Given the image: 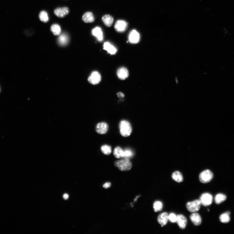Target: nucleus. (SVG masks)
<instances>
[{
	"mask_svg": "<svg viewBox=\"0 0 234 234\" xmlns=\"http://www.w3.org/2000/svg\"><path fill=\"white\" fill-rule=\"evenodd\" d=\"M114 165L120 171H129L132 167L131 162L129 159L126 158L115 161Z\"/></svg>",
	"mask_w": 234,
	"mask_h": 234,
	"instance_id": "obj_1",
	"label": "nucleus"
},
{
	"mask_svg": "<svg viewBox=\"0 0 234 234\" xmlns=\"http://www.w3.org/2000/svg\"><path fill=\"white\" fill-rule=\"evenodd\" d=\"M120 134L124 137L129 136L132 131V128L130 123L125 120L121 121L119 124Z\"/></svg>",
	"mask_w": 234,
	"mask_h": 234,
	"instance_id": "obj_2",
	"label": "nucleus"
},
{
	"mask_svg": "<svg viewBox=\"0 0 234 234\" xmlns=\"http://www.w3.org/2000/svg\"><path fill=\"white\" fill-rule=\"evenodd\" d=\"M213 173L209 169L202 171L199 176V179L201 183H206L210 182L213 178Z\"/></svg>",
	"mask_w": 234,
	"mask_h": 234,
	"instance_id": "obj_3",
	"label": "nucleus"
},
{
	"mask_svg": "<svg viewBox=\"0 0 234 234\" xmlns=\"http://www.w3.org/2000/svg\"><path fill=\"white\" fill-rule=\"evenodd\" d=\"M201 205L200 200H196L191 202L187 203L186 207L188 210L191 212H195L199 211Z\"/></svg>",
	"mask_w": 234,
	"mask_h": 234,
	"instance_id": "obj_4",
	"label": "nucleus"
},
{
	"mask_svg": "<svg viewBox=\"0 0 234 234\" xmlns=\"http://www.w3.org/2000/svg\"><path fill=\"white\" fill-rule=\"evenodd\" d=\"M213 197L209 193H205L203 194L200 198L201 205L204 206L210 205L213 202Z\"/></svg>",
	"mask_w": 234,
	"mask_h": 234,
	"instance_id": "obj_5",
	"label": "nucleus"
},
{
	"mask_svg": "<svg viewBox=\"0 0 234 234\" xmlns=\"http://www.w3.org/2000/svg\"><path fill=\"white\" fill-rule=\"evenodd\" d=\"M101 76L100 74L97 71H94L88 78V81L92 85H95L101 82Z\"/></svg>",
	"mask_w": 234,
	"mask_h": 234,
	"instance_id": "obj_6",
	"label": "nucleus"
},
{
	"mask_svg": "<svg viewBox=\"0 0 234 234\" xmlns=\"http://www.w3.org/2000/svg\"><path fill=\"white\" fill-rule=\"evenodd\" d=\"M140 39V35L136 31L133 30L130 32L129 36V40L131 43H137Z\"/></svg>",
	"mask_w": 234,
	"mask_h": 234,
	"instance_id": "obj_7",
	"label": "nucleus"
},
{
	"mask_svg": "<svg viewBox=\"0 0 234 234\" xmlns=\"http://www.w3.org/2000/svg\"><path fill=\"white\" fill-rule=\"evenodd\" d=\"M108 126L106 123L103 122L97 124L96 131L98 133L104 134L106 133L108 130Z\"/></svg>",
	"mask_w": 234,
	"mask_h": 234,
	"instance_id": "obj_8",
	"label": "nucleus"
},
{
	"mask_svg": "<svg viewBox=\"0 0 234 234\" xmlns=\"http://www.w3.org/2000/svg\"><path fill=\"white\" fill-rule=\"evenodd\" d=\"M127 27V23L124 21L119 20L116 22L115 28L117 31L121 32L126 31Z\"/></svg>",
	"mask_w": 234,
	"mask_h": 234,
	"instance_id": "obj_9",
	"label": "nucleus"
},
{
	"mask_svg": "<svg viewBox=\"0 0 234 234\" xmlns=\"http://www.w3.org/2000/svg\"><path fill=\"white\" fill-rule=\"evenodd\" d=\"M176 222L181 229H184L186 226L187 219L183 215L179 214L177 216Z\"/></svg>",
	"mask_w": 234,
	"mask_h": 234,
	"instance_id": "obj_10",
	"label": "nucleus"
},
{
	"mask_svg": "<svg viewBox=\"0 0 234 234\" xmlns=\"http://www.w3.org/2000/svg\"><path fill=\"white\" fill-rule=\"evenodd\" d=\"M69 10L67 7H59L54 10L55 14L58 17L62 18L69 14Z\"/></svg>",
	"mask_w": 234,
	"mask_h": 234,
	"instance_id": "obj_11",
	"label": "nucleus"
},
{
	"mask_svg": "<svg viewBox=\"0 0 234 234\" xmlns=\"http://www.w3.org/2000/svg\"><path fill=\"white\" fill-rule=\"evenodd\" d=\"M117 75L121 80H124L127 78L129 75L128 70L125 67H121L117 72Z\"/></svg>",
	"mask_w": 234,
	"mask_h": 234,
	"instance_id": "obj_12",
	"label": "nucleus"
},
{
	"mask_svg": "<svg viewBox=\"0 0 234 234\" xmlns=\"http://www.w3.org/2000/svg\"><path fill=\"white\" fill-rule=\"evenodd\" d=\"M168 220V214L166 212L160 214L157 218L158 222L161 225V227L167 224Z\"/></svg>",
	"mask_w": 234,
	"mask_h": 234,
	"instance_id": "obj_13",
	"label": "nucleus"
},
{
	"mask_svg": "<svg viewBox=\"0 0 234 234\" xmlns=\"http://www.w3.org/2000/svg\"><path fill=\"white\" fill-rule=\"evenodd\" d=\"M190 218L192 223L195 226H199L201 224V217L198 213H194L192 214L190 216Z\"/></svg>",
	"mask_w": 234,
	"mask_h": 234,
	"instance_id": "obj_14",
	"label": "nucleus"
},
{
	"mask_svg": "<svg viewBox=\"0 0 234 234\" xmlns=\"http://www.w3.org/2000/svg\"><path fill=\"white\" fill-rule=\"evenodd\" d=\"M103 47L104 49L107 51L108 53L110 54H115L117 52L116 48L109 42H105Z\"/></svg>",
	"mask_w": 234,
	"mask_h": 234,
	"instance_id": "obj_15",
	"label": "nucleus"
},
{
	"mask_svg": "<svg viewBox=\"0 0 234 234\" xmlns=\"http://www.w3.org/2000/svg\"><path fill=\"white\" fill-rule=\"evenodd\" d=\"M93 35L97 37V39L100 41H102L104 39L103 33L101 29L98 27L94 28L92 31Z\"/></svg>",
	"mask_w": 234,
	"mask_h": 234,
	"instance_id": "obj_16",
	"label": "nucleus"
},
{
	"mask_svg": "<svg viewBox=\"0 0 234 234\" xmlns=\"http://www.w3.org/2000/svg\"><path fill=\"white\" fill-rule=\"evenodd\" d=\"M82 20L86 23H89L93 22L95 20V18L92 13L87 12L83 16Z\"/></svg>",
	"mask_w": 234,
	"mask_h": 234,
	"instance_id": "obj_17",
	"label": "nucleus"
},
{
	"mask_svg": "<svg viewBox=\"0 0 234 234\" xmlns=\"http://www.w3.org/2000/svg\"><path fill=\"white\" fill-rule=\"evenodd\" d=\"M102 20L105 25L108 27H110L114 22V18L109 15H105L102 18Z\"/></svg>",
	"mask_w": 234,
	"mask_h": 234,
	"instance_id": "obj_18",
	"label": "nucleus"
},
{
	"mask_svg": "<svg viewBox=\"0 0 234 234\" xmlns=\"http://www.w3.org/2000/svg\"><path fill=\"white\" fill-rule=\"evenodd\" d=\"M172 178L176 182L179 183L182 182L183 180L182 174L179 171L173 172L172 174Z\"/></svg>",
	"mask_w": 234,
	"mask_h": 234,
	"instance_id": "obj_19",
	"label": "nucleus"
},
{
	"mask_svg": "<svg viewBox=\"0 0 234 234\" xmlns=\"http://www.w3.org/2000/svg\"><path fill=\"white\" fill-rule=\"evenodd\" d=\"M227 199V197L224 194H218L215 197V201L218 205L224 202Z\"/></svg>",
	"mask_w": 234,
	"mask_h": 234,
	"instance_id": "obj_20",
	"label": "nucleus"
},
{
	"mask_svg": "<svg viewBox=\"0 0 234 234\" xmlns=\"http://www.w3.org/2000/svg\"><path fill=\"white\" fill-rule=\"evenodd\" d=\"M114 155L117 158H122L124 157V151L120 147H116L114 149Z\"/></svg>",
	"mask_w": 234,
	"mask_h": 234,
	"instance_id": "obj_21",
	"label": "nucleus"
},
{
	"mask_svg": "<svg viewBox=\"0 0 234 234\" xmlns=\"http://www.w3.org/2000/svg\"><path fill=\"white\" fill-rule=\"evenodd\" d=\"M230 213L229 212H227L222 214L220 217V221L222 223H228L230 221Z\"/></svg>",
	"mask_w": 234,
	"mask_h": 234,
	"instance_id": "obj_22",
	"label": "nucleus"
},
{
	"mask_svg": "<svg viewBox=\"0 0 234 234\" xmlns=\"http://www.w3.org/2000/svg\"><path fill=\"white\" fill-rule=\"evenodd\" d=\"M68 40L69 39L67 35L65 34H63L59 37L58 42L60 45L63 46L67 43Z\"/></svg>",
	"mask_w": 234,
	"mask_h": 234,
	"instance_id": "obj_23",
	"label": "nucleus"
},
{
	"mask_svg": "<svg viewBox=\"0 0 234 234\" xmlns=\"http://www.w3.org/2000/svg\"><path fill=\"white\" fill-rule=\"evenodd\" d=\"M51 31L54 34V35L58 36L60 34L61 32V28L60 26L57 24H54L52 25L51 27Z\"/></svg>",
	"mask_w": 234,
	"mask_h": 234,
	"instance_id": "obj_24",
	"label": "nucleus"
},
{
	"mask_svg": "<svg viewBox=\"0 0 234 234\" xmlns=\"http://www.w3.org/2000/svg\"><path fill=\"white\" fill-rule=\"evenodd\" d=\"M163 203L160 201H156L154 203V209L155 212L161 211L163 209Z\"/></svg>",
	"mask_w": 234,
	"mask_h": 234,
	"instance_id": "obj_25",
	"label": "nucleus"
},
{
	"mask_svg": "<svg viewBox=\"0 0 234 234\" xmlns=\"http://www.w3.org/2000/svg\"><path fill=\"white\" fill-rule=\"evenodd\" d=\"M101 150V152L107 155H109L112 152L111 147L107 145H104L102 146Z\"/></svg>",
	"mask_w": 234,
	"mask_h": 234,
	"instance_id": "obj_26",
	"label": "nucleus"
},
{
	"mask_svg": "<svg viewBox=\"0 0 234 234\" xmlns=\"http://www.w3.org/2000/svg\"><path fill=\"white\" fill-rule=\"evenodd\" d=\"M40 20L44 22H46L48 20V17L47 13L44 11L41 12L39 15Z\"/></svg>",
	"mask_w": 234,
	"mask_h": 234,
	"instance_id": "obj_27",
	"label": "nucleus"
},
{
	"mask_svg": "<svg viewBox=\"0 0 234 234\" xmlns=\"http://www.w3.org/2000/svg\"><path fill=\"white\" fill-rule=\"evenodd\" d=\"M124 158L129 159L133 156V153L131 150L127 149L124 150Z\"/></svg>",
	"mask_w": 234,
	"mask_h": 234,
	"instance_id": "obj_28",
	"label": "nucleus"
},
{
	"mask_svg": "<svg viewBox=\"0 0 234 234\" xmlns=\"http://www.w3.org/2000/svg\"><path fill=\"white\" fill-rule=\"evenodd\" d=\"M168 220L172 223H175L177 221V216L174 213H171L168 216Z\"/></svg>",
	"mask_w": 234,
	"mask_h": 234,
	"instance_id": "obj_29",
	"label": "nucleus"
},
{
	"mask_svg": "<svg viewBox=\"0 0 234 234\" xmlns=\"http://www.w3.org/2000/svg\"><path fill=\"white\" fill-rule=\"evenodd\" d=\"M111 186V183H107L103 185V187L104 188L107 189L110 187Z\"/></svg>",
	"mask_w": 234,
	"mask_h": 234,
	"instance_id": "obj_30",
	"label": "nucleus"
},
{
	"mask_svg": "<svg viewBox=\"0 0 234 234\" xmlns=\"http://www.w3.org/2000/svg\"><path fill=\"white\" fill-rule=\"evenodd\" d=\"M117 95H118V96L119 98H123L124 97V94L121 93V92H119L118 93H117Z\"/></svg>",
	"mask_w": 234,
	"mask_h": 234,
	"instance_id": "obj_31",
	"label": "nucleus"
},
{
	"mask_svg": "<svg viewBox=\"0 0 234 234\" xmlns=\"http://www.w3.org/2000/svg\"><path fill=\"white\" fill-rule=\"evenodd\" d=\"M63 197L64 199L66 200L69 198V196L67 194H65L63 195Z\"/></svg>",
	"mask_w": 234,
	"mask_h": 234,
	"instance_id": "obj_32",
	"label": "nucleus"
},
{
	"mask_svg": "<svg viewBox=\"0 0 234 234\" xmlns=\"http://www.w3.org/2000/svg\"><path fill=\"white\" fill-rule=\"evenodd\" d=\"M139 197H140V196H137V197H136V198H135V199H134V201H135V202H136V201H137V199L138 198H139Z\"/></svg>",
	"mask_w": 234,
	"mask_h": 234,
	"instance_id": "obj_33",
	"label": "nucleus"
},
{
	"mask_svg": "<svg viewBox=\"0 0 234 234\" xmlns=\"http://www.w3.org/2000/svg\"><path fill=\"white\" fill-rule=\"evenodd\" d=\"M0 92H1V88H0Z\"/></svg>",
	"mask_w": 234,
	"mask_h": 234,
	"instance_id": "obj_34",
	"label": "nucleus"
}]
</instances>
